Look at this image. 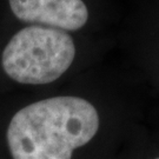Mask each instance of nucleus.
I'll use <instances>...</instances> for the list:
<instances>
[{"mask_svg":"<svg viewBox=\"0 0 159 159\" xmlns=\"http://www.w3.org/2000/svg\"><path fill=\"white\" fill-rule=\"evenodd\" d=\"M100 127L97 107L85 98L58 96L19 110L7 127L12 159H72Z\"/></svg>","mask_w":159,"mask_h":159,"instance_id":"obj_1","label":"nucleus"},{"mask_svg":"<svg viewBox=\"0 0 159 159\" xmlns=\"http://www.w3.org/2000/svg\"><path fill=\"white\" fill-rule=\"evenodd\" d=\"M75 52L74 40L67 32L31 25L7 43L1 64L5 73L19 84L45 85L67 72Z\"/></svg>","mask_w":159,"mask_h":159,"instance_id":"obj_2","label":"nucleus"},{"mask_svg":"<svg viewBox=\"0 0 159 159\" xmlns=\"http://www.w3.org/2000/svg\"><path fill=\"white\" fill-rule=\"evenodd\" d=\"M12 13L24 23L78 31L89 21V8L83 0H8Z\"/></svg>","mask_w":159,"mask_h":159,"instance_id":"obj_3","label":"nucleus"},{"mask_svg":"<svg viewBox=\"0 0 159 159\" xmlns=\"http://www.w3.org/2000/svg\"><path fill=\"white\" fill-rule=\"evenodd\" d=\"M154 159H159V157H157V158H154Z\"/></svg>","mask_w":159,"mask_h":159,"instance_id":"obj_4","label":"nucleus"}]
</instances>
